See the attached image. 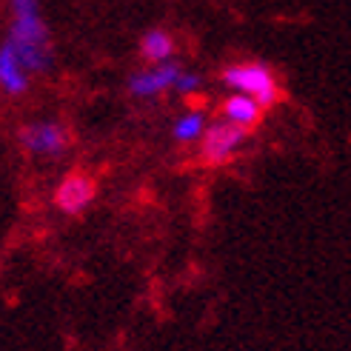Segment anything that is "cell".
Returning a JSON list of instances; mask_svg holds the SVG:
<instances>
[{"label":"cell","instance_id":"obj_8","mask_svg":"<svg viewBox=\"0 0 351 351\" xmlns=\"http://www.w3.org/2000/svg\"><path fill=\"white\" fill-rule=\"evenodd\" d=\"M263 112H266L263 103H257L249 95H240V92H229L220 103V117L234 123V126H240V129H245V132H252V129L260 126Z\"/></svg>","mask_w":351,"mask_h":351},{"label":"cell","instance_id":"obj_3","mask_svg":"<svg viewBox=\"0 0 351 351\" xmlns=\"http://www.w3.org/2000/svg\"><path fill=\"white\" fill-rule=\"evenodd\" d=\"M17 149L29 157H40V160H49V157H60L69 143H72V134L63 126L60 120H32L23 123L14 134Z\"/></svg>","mask_w":351,"mask_h":351},{"label":"cell","instance_id":"obj_1","mask_svg":"<svg viewBox=\"0 0 351 351\" xmlns=\"http://www.w3.org/2000/svg\"><path fill=\"white\" fill-rule=\"evenodd\" d=\"M9 3V32L6 43L17 51L32 75L51 69V32L43 17L40 0H6Z\"/></svg>","mask_w":351,"mask_h":351},{"label":"cell","instance_id":"obj_9","mask_svg":"<svg viewBox=\"0 0 351 351\" xmlns=\"http://www.w3.org/2000/svg\"><path fill=\"white\" fill-rule=\"evenodd\" d=\"M208 129V114L200 106H189L171 123V140L180 146H197Z\"/></svg>","mask_w":351,"mask_h":351},{"label":"cell","instance_id":"obj_10","mask_svg":"<svg viewBox=\"0 0 351 351\" xmlns=\"http://www.w3.org/2000/svg\"><path fill=\"white\" fill-rule=\"evenodd\" d=\"M137 51L143 63H169L174 60V51H178V43H174V34L166 29H149L137 43Z\"/></svg>","mask_w":351,"mask_h":351},{"label":"cell","instance_id":"obj_7","mask_svg":"<svg viewBox=\"0 0 351 351\" xmlns=\"http://www.w3.org/2000/svg\"><path fill=\"white\" fill-rule=\"evenodd\" d=\"M32 72L29 66L17 58V51L3 40L0 46V89H3L6 97H23L32 86Z\"/></svg>","mask_w":351,"mask_h":351},{"label":"cell","instance_id":"obj_4","mask_svg":"<svg viewBox=\"0 0 351 351\" xmlns=\"http://www.w3.org/2000/svg\"><path fill=\"white\" fill-rule=\"evenodd\" d=\"M245 129L234 126V123L229 120H215V123H208V129L203 134V140L197 143V157H200V163L203 166H226V163H232L234 157L243 152L245 146Z\"/></svg>","mask_w":351,"mask_h":351},{"label":"cell","instance_id":"obj_6","mask_svg":"<svg viewBox=\"0 0 351 351\" xmlns=\"http://www.w3.org/2000/svg\"><path fill=\"white\" fill-rule=\"evenodd\" d=\"M97 197V183L83 171H72L55 189V206L63 215H83Z\"/></svg>","mask_w":351,"mask_h":351},{"label":"cell","instance_id":"obj_2","mask_svg":"<svg viewBox=\"0 0 351 351\" xmlns=\"http://www.w3.org/2000/svg\"><path fill=\"white\" fill-rule=\"evenodd\" d=\"M220 80L229 92H240V95H249L254 97L263 106H274L280 100V80L271 72L269 63L263 60H237L229 63L220 72Z\"/></svg>","mask_w":351,"mask_h":351},{"label":"cell","instance_id":"obj_5","mask_svg":"<svg viewBox=\"0 0 351 351\" xmlns=\"http://www.w3.org/2000/svg\"><path fill=\"white\" fill-rule=\"evenodd\" d=\"M183 75V66L178 60H169V63H143L140 69L129 75L126 80V92L134 100H157L163 97L166 92H174Z\"/></svg>","mask_w":351,"mask_h":351},{"label":"cell","instance_id":"obj_11","mask_svg":"<svg viewBox=\"0 0 351 351\" xmlns=\"http://www.w3.org/2000/svg\"><path fill=\"white\" fill-rule=\"evenodd\" d=\"M200 92H203V75L183 69L178 86H174V95H178V97H197Z\"/></svg>","mask_w":351,"mask_h":351}]
</instances>
